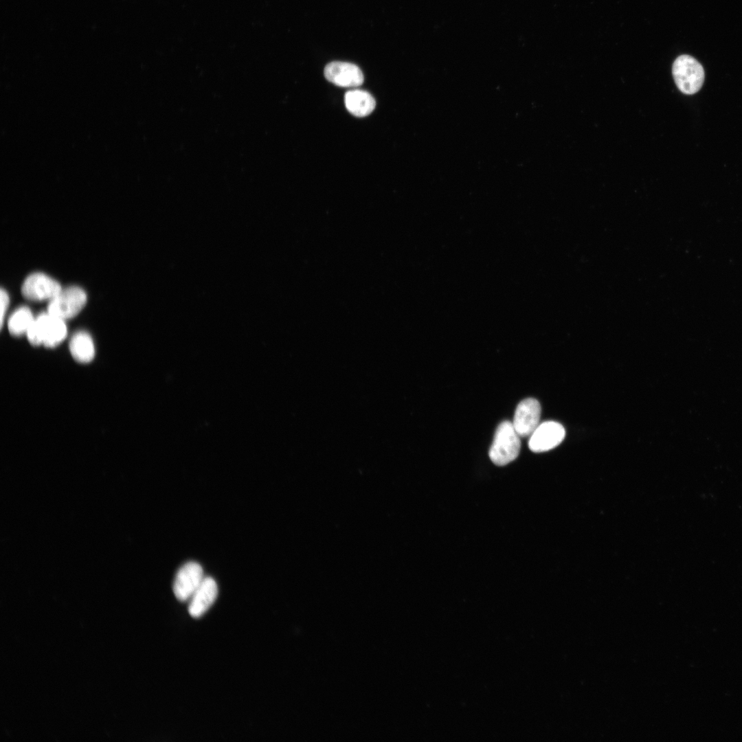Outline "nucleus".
Instances as JSON below:
<instances>
[{
    "instance_id": "1",
    "label": "nucleus",
    "mask_w": 742,
    "mask_h": 742,
    "mask_svg": "<svg viewBox=\"0 0 742 742\" xmlns=\"http://www.w3.org/2000/svg\"><path fill=\"white\" fill-rule=\"evenodd\" d=\"M67 335L65 320L48 312L34 318L26 333L32 345H43L47 348H54L60 344Z\"/></svg>"
},
{
    "instance_id": "12",
    "label": "nucleus",
    "mask_w": 742,
    "mask_h": 742,
    "mask_svg": "<svg viewBox=\"0 0 742 742\" xmlns=\"http://www.w3.org/2000/svg\"><path fill=\"white\" fill-rule=\"evenodd\" d=\"M71 357L78 363H88L93 361L95 355L93 340L85 331H79L71 338L69 344Z\"/></svg>"
},
{
    "instance_id": "10",
    "label": "nucleus",
    "mask_w": 742,
    "mask_h": 742,
    "mask_svg": "<svg viewBox=\"0 0 742 742\" xmlns=\"http://www.w3.org/2000/svg\"><path fill=\"white\" fill-rule=\"evenodd\" d=\"M218 586L214 578L205 576L190 598L188 612L195 618L202 616L214 603Z\"/></svg>"
},
{
    "instance_id": "2",
    "label": "nucleus",
    "mask_w": 742,
    "mask_h": 742,
    "mask_svg": "<svg viewBox=\"0 0 742 742\" xmlns=\"http://www.w3.org/2000/svg\"><path fill=\"white\" fill-rule=\"evenodd\" d=\"M519 438L511 422L501 423L489 449L491 461L497 466H504L515 460L521 448Z\"/></svg>"
},
{
    "instance_id": "4",
    "label": "nucleus",
    "mask_w": 742,
    "mask_h": 742,
    "mask_svg": "<svg viewBox=\"0 0 742 742\" xmlns=\"http://www.w3.org/2000/svg\"><path fill=\"white\" fill-rule=\"evenodd\" d=\"M87 295L80 287L69 286L61 291L47 306V312L64 320L77 315L85 306Z\"/></svg>"
},
{
    "instance_id": "3",
    "label": "nucleus",
    "mask_w": 742,
    "mask_h": 742,
    "mask_svg": "<svg viewBox=\"0 0 742 742\" xmlns=\"http://www.w3.org/2000/svg\"><path fill=\"white\" fill-rule=\"evenodd\" d=\"M672 74L677 88L683 93L692 95L701 89L704 81L702 65L693 56H679L672 66Z\"/></svg>"
},
{
    "instance_id": "8",
    "label": "nucleus",
    "mask_w": 742,
    "mask_h": 742,
    "mask_svg": "<svg viewBox=\"0 0 742 742\" xmlns=\"http://www.w3.org/2000/svg\"><path fill=\"white\" fill-rule=\"evenodd\" d=\"M541 412L540 403L535 398H527L518 404L512 423L520 437L532 434L539 425Z\"/></svg>"
},
{
    "instance_id": "11",
    "label": "nucleus",
    "mask_w": 742,
    "mask_h": 742,
    "mask_svg": "<svg viewBox=\"0 0 742 742\" xmlns=\"http://www.w3.org/2000/svg\"><path fill=\"white\" fill-rule=\"evenodd\" d=\"M344 102L348 111L357 117L368 115L376 106L375 100L372 95L361 89L347 91L344 95Z\"/></svg>"
},
{
    "instance_id": "6",
    "label": "nucleus",
    "mask_w": 742,
    "mask_h": 742,
    "mask_svg": "<svg viewBox=\"0 0 742 742\" xmlns=\"http://www.w3.org/2000/svg\"><path fill=\"white\" fill-rule=\"evenodd\" d=\"M565 431L563 426L555 421H546L538 425L530 436L528 447L536 453L547 451L555 448L564 439Z\"/></svg>"
},
{
    "instance_id": "9",
    "label": "nucleus",
    "mask_w": 742,
    "mask_h": 742,
    "mask_svg": "<svg viewBox=\"0 0 742 742\" xmlns=\"http://www.w3.org/2000/svg\"><path fill=\"white\" fill-rule=\"evenodd\" d=\"M326 78L334 85L341 87H357L362 85L363 75L360 68L355 64L334 61L324 68Z\"/></svg>"
},
{
    "instance_id": "13",
    "label": "nucleus",
    "mask_w": 742,
    "mask_h": 742,
    "mask_svg": "<svg viewBox=\"0 0 742 742\" xmlns=\"http://www.w3.org/2000/svg\"><path fill=\"white\" fill-rule=\"evenodd\" d=\"M34 317L28 307L21 306L15 310L8 321V329L14 336L27 333Z\"/></svg>"
},
{
    "instance_id": "5",
    "label": "nucleus",
    "mask_w": 742,
    "mask_h": 742,
    "mask_svg": "<svg viewBox=\"0 0 742 742\" xmlns=\"http://www.w3.org/2000/svg\"><path fill=\"white\" fill-rule=\"evenodd\" d=\"M204 578L199 563L194 561L185 563L179 569L174 580L172 589L175 597L181 602L189 600Z\"/></svg>"
},
{
    "instance_id": "7",
    "label": "nucleus",
    "mask_w": 742,
    "mask_h": 742,
    "mask_svg": "<svg viewBox=\"0 0 742 742\" xmlns=\"http://www.w3.org/2000/svg\"><path fill=\"white\" fill-rule=\"evenodd\" d=\"M61 289V286L56 280L46 274L38 272L26 278L22 284L21 293L30 300H50Z\"/></svg>"
},
{
    "instance_id": "14",
    "label": "nucleus",
    "mask_w": 742,
    "mask_h": 742,
    "mask_svg": "<svg viewBox=\"0 0 742 742\" xmlns=\"http://www.w3.org/2000/svg\"><path fill=\"white\" fill-rule=\"evenodd\" d=\"M9 302H10V300H9V295H8V293L6 292V291H5L3 289H1V317H0L1 326H3V319H4V316L5 315V313L7 311V309L8 308Z\"/></svg>"
}]
</instances>
